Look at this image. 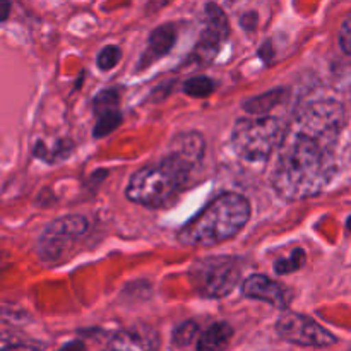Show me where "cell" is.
I'll list each match as a JSON object with an SVG mask.
<instances>
[{
    "instance_id": "1",
    "label": "cell",
    "mask_w": 351,
    "mask_h": 351,
    "mask_svg": "<svg viewBox=\"0 0 351 351\" xmlns=\"http://www.w3.org/2000/svg\"><path fill=\"white\" fill-rule=\"evenodd\" d=\"M338 99H314L295 112L278 147L273 187L287 201L319 195L336 173V146L345 127Z\"/></svg>"
},
{
    "instance_id": "2",
    "label": "cell",
    "mask_w": 351,
    "mask_h": 351,
    "mask_svg": "<svg viewBox=\"0 0 351 351\" xmlns=\"http://www.w3.org/2000/svg\"><path fill=\"white\" fill-rule=\"evenodd\" d=\"M197 165L171 147L163 160L146 165L132 175L125 191L127 199L146 208H167L180 195Z\"/></svg>"
},
{
    "instance_id": "3",
    "label": "cell",
    "mask_w": 351,
    "mask_h": 351,
    "mask_svg": "<svg viewBox=\"0 0 351 351\" xmlns=\"http://www.w3.org/2000/svg\"><path fill=\"white\" fill-rule=\"evenodd\" d=\"M250 218L243 195L225 192L178 232V242L189 247H211L233 239Z\"/></svg>"
},
{
    "instance_id": "4",
    "label": "cell",
    "mask_w": 351,
    "mask_h": 351,
    "mask_svg": "<svg viewBox=\"0 0 351 351\" xmlns=\"http://www.w3.org/2000/svg\"><path fill=\"white\" fill-rule=\"evenodd\" d=\"M285 127L274 117L240 119L232 132L235 153L247 163H263L280 147Z\"/></svg>"
},
{
    "instance_id": "5",
    "label": "cell",
    "mask_w": 351,
    "mask_h": 351,
    "mask_svg": "<svg viewBox=\"0 0 351 351\" xmlns=\"http://www.w3.org/2000/svg\"><path fill=\"white\" fill-rule=\"evenodd\" d=\"M189 278L201 297L223 298L239 285L240 266L233 257H206L192 264Z\"/></svg>"
},
{
    "instance_id": "6",
    "label": "cell",
    "mask_w": 351,
    "mask_h": 351,
    "mask_svg": "<svg viewBox=\"0 0 351 351\" xmlns=\"http://www.w3.org/2000/svg\"><path fill=\"white\" fill-rule=\"evenodd\" d=\"M89 223L84 216L71 215L51 221L38 240V256L43 263H60L86 235Z\"/></svg>"
},
{
    "instance_id": "7",
    "label": "cell",
    "mask_w": 351,
    "mask_h": 351,
    "mask_svg": "<svg viewBox=\"0 0 351 351\" xmlns=\"http://www.w3.org/2000/svg\"><path fill=\"white\" fill-rule=\"evenodd\" d=\"M276 332L280 338L291 345L311 346V348H328L338 341L332 332L317 324L314 319L295 312H288L278 319Z\"/></svg>"
},
{
    "instance_id": "8",
    "label": "cell",
    "mask_w": 351,
    "mask_h": 351,
    "mask_svg": "<svg viewBox=\"0 0 351 351\" xmlns=\"http://www.w3.org/2000/svg\"><path fill=\"white\" fill-rule=\"evenodd\" d=\"M204 27L199 34L197 45L194 48V58L197 64H209L230 34V24L226 14L216 3H208L204 9Z\"/></svg>"
},
{
    "instance_id": "9",
    "label": "cell",
    "mask_w": 351,
    "mask_h": 351,
    "mask_svg": "<svg viewBox=\"0 0 351 351\" xmlns=\"http://www.w3.org/2000/svg\"><path fill=\"white\" fill-rule=\"evenodd\" d=\"M242 293L252 300L264 302L276 308H288L290 297L280 283L264 274H252L242 285Z\"/></svg>"
},
{
    "instance_id": "10",
    "label": "cell",
    "mask_w": 351,
    "mask_h": 351,
    "mask_svg": "<svg viewBox=\"0 0 351 351\" xmlns=\"http://www.w3.org/2000/svg\"><path fill=\"white\" fill-rule=\"evenodd\" d=\"M160 338L149 328H129L117 331L103 351H156Z\"/></svg>"
},
{
    "instance_id": "11",
    "label": "cell",
    "mask_w": 351,
    "mask_h": 351,
    "mask_svg": "<svg viewBox=\"0 0 351 351\" xmlns=\"http://www.w3.org/2000/svg\"><path fill=\"white\" fill-rule=\"evenodd\" d=\"M96 125L93 136L101 139L106 134L113 132L122 122V113L119 110V93L115 89H105L95 98Z\"/></svg>"
},
{
    "instance_id": "12",
    "label": "cell",
    "mask_w": 351,
    "mask_h": 351,
    "mask_svg": "<svg viewBox=\"0 0 351 351\" xmlns=\"http://www.w3.org/2000/svg\"><path fill=\"white\" fill-rule=\"evenodd\" d=\"M175 40H177V29L173 27V24H163V26H158L156 29L151 33L149 41H147L146 50L143 51V57H141L137 69L144 71L147 65L154 64V62L160 60L161 57L168 55V51L173 48Z\"/></svg>"
},
{
    "instance_id": "13",
    "label": "cell",
    "mask_w": 351,
    "mask_h": 351,
    "mask_svg": "<svg viewBox=\"0 0 351 351\" xmlns=\"http://www.w3.org/2000/svg\"><path fill=\"white\" fill-rule=\"evenodd\" d=\"M233 338V328L228 322H215L197 339V351H223Z\"/></svg>"
},
{
    "instance_id": "14",
    "label": "cell",
    "mask_w": 351,
    "mask_h": 351,
    "mask_svg": "<svg viewBox=\"0 0 351 351\" xmlns=\"http://www.w3.org/2000/svg\"><path fill=\"white\" fill-rule=\"evenodd\" d=\"M215 81L211 77H206V75H195V77L187 79L184 82V93L192 98H208L215 93Z\"/></svg>"
},
{
    "instance_id": "15",
    "label": "cell",
    "mask_w": 351,
    "mask_h": 351,
    "mask_svg": "<svg viewBox=\"0 0 351 351\" xmlns=\"http://www.w3.org/2000/svg\"><path fill=\"white\" fill-rule=\"evenodd\" d=\"M305 264V252L302 249H295L288 259H281L274 264V271L278 274H290L300 269Z\"/></svg>"
},
{
    "instance_id": "16",
    "label": "cell",
    "mask_w": 351,
    "mask_h": 351,
    "mask_svg": "<svg viewBox=\"0 0 351 351\" xmlns=\"http://www.w3.org/2000/svg\"><path fill=\"white\" fill-rule=\"evenodd\" d=\"M197 335H199L197 322L187 321L184 322V324L178 326V328L173 331V343L178 346H187L197 338Z\"/></svg>"
},
{
    "instance_id": "17",
    "label": "cell",
    "mask_w": 351,
    "mask_h": 351,
    "mask_svg": "<svg viewBox=\"0 0 351 351\" xmlns=\"http://www.w3.org/2000/svg\"><path fill=\"white\" fill-rule=\"evenodd\" d=\"M120 48L115 47V45H108V47L103 48L98 53V67L101 71H110V69L115 67L120 62Z\"/></svg>"
},
{
    "instance_id": "18",
    "label": "cell",
    "mask_w": 351,
    "mask_h": 351,
    "mask_svg": "<svg viewBox=\"0 0 351 351\" xmlns=\"http://www.w3.org/2000/svg\"><path fill=\"white\" fill-rule=\"evenodd\" d=\"M41 348L43 345H38L34 341H23L17 338L9 339L7 335H3L2 338V351H40Z\"/></svg>"
},
{
    "instance_id": "19",
    "label": "cell",
    "mask_w": 351,
    "mask_h": 351,
    "mask_svg": "<svg viewBox=\"0 0 351 351\" xmlns=\"http://www.w3.org/2000/svg\"><path fill=\"white\" fill-rule=\"evenodd\" d=\"M339 47L346 55H351V14L346 16L339 29Z\"/></svg>"
},
{
    "instance_id": "20",
    "label": "cell",
    "mask_w": 351,
    "mask_h": 351,
    "mask_svg": "<svg viewBox=\"0 0 351 351\" xmlns=\"http://www.w3.org/2000/svg\"><path fill=\"white\" fill-rule=\"evenodd\" d=\"M60 351H86V348H84V345H82V343L74 341V343H71V345L64 346V348H62Z\"/></svg>"
},
{
    "instance_id": "21",
    "label": "cell",
    "mask_w": 351,
    "mask_h": 351,
    "mask_svg": "<svg viewBox=\"0 0 351 351\" xmlns=\"http://www.w3.org/2000/svg\"><path fill=\"white\" fill-rule=\"evenodd\" d=\"M9 7H10L9 2H2V21L7 19V14H9Z\"/></svg>"
},
{
    "instance_id": "22",
    "label": "cell",
    "mask_w": 351,
    "mask_h": 351,
    "mask_svg": "<svg viewBox=\"0 0 351 351\" xmlns=\"http://www.w3.org/2000/svg\"><path fill=\"white\" fill-rule=\"evenodd\" d=\"M346 228H348L350 232H351V216L348 218V221H346Z\"/></svg>"
}]
</instances>
